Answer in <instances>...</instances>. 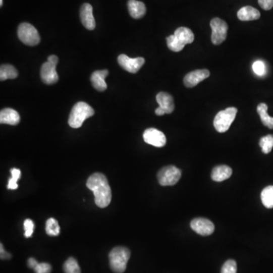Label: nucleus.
<instances>
[{"mask_svg":"<svg viewBox=\"0 0 273 273\" xmlns=\"http://www.w3.org/2000/svg\"><path fill=\"white\" fill-rule=\"evenodd\" d=\"M238 18L243 22L257 20L260 18V13L252 7H244L238 12Z\"/></svg>","mask_w":273,"mask_h":273,"instance_id":"obj_19","label":"nucleus"},{"mask_svg":"<svg viewBox=\"0 0 273 273\" xmlns=\"http://www.w3.org/2000/svg\"><path fill=\"white\" fill-rule=\"evenodd\" d=\"M118 63L120 65L122 69H125L127 72L130 73H137L140 69H141L144 63L145 60L142 57L138 58H130L128 56L125 54H121L118 57Z\"/></svg>","mask_w":273,"mask_h":273,"instance_id":"obj_9","label":"nucleus"},{"mask_svg":"<svg viewBox=\"0 0 273 273\" xmlns=\"http://www.w3.org/2000/svg\"><path fill=\"white\" fill-rule=\"evenodd\" d=\"M0 256H1V259H9L12 257V255L4 250L3 244H0Z\"/></svg>","mask_w":273,"mask_h":273,"instance_id":"obj_34","label":"nucleus"},{"mask_svg":"<svg viewBox=\"0 0 273 273\" xmlns=\"http://www.w3.org/2000/svg\"><path fill=\"white\" fill-rule=\"evenodd\" d=\"M212 28L211 40L214 45H220L226 40L227 37L229 26L227 23L220 18H214L210 22Z\"/></svg>","mask_w":273,"mask_h":273,"instance_id":"obj_7","label":"nucleus"},{"mask_svg":"<svg viewBox=\"0 0 273 273\" xmlns=\"http://www.w3.org/2000/svg\"><path fill=\"white\" fill-rule=\"evenodd\" d=\"M232 175V170L226 165L218 166L212 170L211 177L214 182H221L227 180Z\"/></svg>","mask_w":273,"mask_h":273,"instance_id":"obj_18","label":"nucleus"},{"mask_svg":"<svg viewBox=\"0 0 273 273\" xmlns=\"http://www.w3.org/2000/svg\"><path fill=\"white\" fill-rule=\"evenodd\" d=\"M80 17H81V23L84 25V28L87 30H94L96 28V22L93 15V7L90 4H83L80 12Z\"/></svg>","mask_w":273,"mask_h":273,"instance_id":"obj_14","label":"nucleus"},{"mask_svg":"<svg viewBox=\"0 0 273 273\" xmlns=\"http://www.w3.org/2000/svg\"><path fill=\"white\" fill-rule=\"evenodd\" d=\"M19 113L11 108H6L0 112V123L17 125L20 122Z\"/></svg>","mask_w":273,"mask_h":273,"instance_id":"obj_15","label":"nucleus"},{"mask_svg":"<svg viewBox=\"0 0 273 273\" xmlns=\"http://www.w3.org/2000/svg\"><path fill=\"white\" fill-rule=\"evenodd\" d=\"M210 75V72L207 69H199L190 72L184 78V84L187 87H194L196 85L204 81Z\"/></svg>","mask_w":273,"mask_h":273,"instance_id":"obj_13","label":"nucleus"},{"mask_svg":"<svg viewBox=\"0 0 273 273\" xmlns=\"http://www.w3.org/2000/svg\"><path fill=\"white\" fill-rule=\"evenodd\" d=\"M167 43L169 49L176 52H180L185 46L175 35L167 37Z\"/></svg>","mask_w":273,"mask_h":273,"instance_id":"obj_25","label":"nucleus"},{"mask_svg":"<svg viewBox=\"0 0 273 273\" xmlns=\"http://www.w3.org/2000/svg\"><path fill=\"white\" fill-rule=\"evenodd\" d=\"M94 115V110L84 102H78L74 105L69 118V125L72 128H79L84 121Z\"/></svg>","mask_w":273,"mask_h":273,"instance_id":"obj_2","label":"nucleus"},{"mask_svg":"<svg viewBox=\"0 0 273 273\" xmlns=\"http://www.w3.org/2000/svg\"><path fill=\"white\" fill-rule=\"evenodd\" d=\"M182 172L174 166H168L159 170L157 179L162 186H173L180 180Z\"/></svg>","mask_w":273,"mask_h":273,"instance_id":"obj_6","label":"nucleus"},{"mask_svg":"<svg viewBox=\"0 0 273 273\" xmlns=\"http://www.w3.org/2000/svg\"><path fill=\"white\" fill-rule=\"evenodd\" d=\"M261 200L265 207L268 209L273 208V186H268L262 190Z\"/></svg>","mask_w":273,"mask_h":273,"instance_id":"obj_23","label":"nucleus"},{"mask_svg":"<svg viewBox=\"0 0 273 273\" xmlns=\"http://www.w3.org/2000/svg\"><path fill=\"white\" fill-rule=\"evenodd\" d=\"M40 77L42 81L46 84H54L59 81V75L57 72V65L49 62L43 63L40 69Z\"/></svg>","mask_w":273,"mask_h":273,"instance_id":"obj_12","label":"nucleus"},{"mask_svg":"<svg viewBox=\"0 0 273 273\" xmlns=\"http://www.w3.org/2000/svg\"><path fill=\"white\" fill-rule=\"evenodd\" d=\"M65 273H81V268L76 259L73 257L69 258L63 265Z\"/></svg>","mask_w":273,"mask_h":273,"instance_id":"obj_26","label":"nucleus"},{"mask_svg":"<svg viewBox=\"0 0 273 273\" xmlns=\"http://www.w3.org/2000/svg\"><path fill=\"white\" fill-rule=\"evenodd\" d=\"M108 70L96 71L90 77L92 85L98 91H104L107 89V84L105 78L108 76Z\"/></svg>","mask_w":273,"mask_h":273,"instance_id":"obj_16","label":"nucleus"},{"mask_svg":"<svg viewBox=\"0 0 273 273\" xmlns=\"http://www.w3.org/2000/svg\"><path fill=\"white\" fill-rule=\"evenodd\" d=\"M18 36L19 40L28 46H36L40 42L38 31L29 23H22L19 25Z\"/></svg>","mask_w":273,"mask_h":273,"instance_id":"obj_5","label":"nucleus"},{"mask_svg":"<svg viewBox=\"0 0 273 273\" xmlns=\"http://www.w3.org/2000/svg\"><path fill=\"white\" fill-rule=\"evenodd\" d=\"M39 262L33 257L30 258L28 260V267H29L30 268H32V269H34V268H35L36 265Z\"/></svg>","mask_w":273,"mask_h":273,"instance_id":"obj_35","label":"nucleus"},{"mask_svg":"<svg viewBox=\"0 0 273 273\" xmlns=\"http://www.w3.org/2000/svg\"><path fill=\"white\" fill-rule=\"evenodd\" d=\"M19 73L17 69L12 65H2L0 68V80L4 81L8 79H15L17 78Z\"/></svg>","mask_w":273,"mask_h":273,"instance_id":"obj_22","label":"nucleus"},{"mask_svg":"<svg viewBox=\"0 0 273 273\" xmlns=\"http://www.w3.org/2000/svg\"><path fill=\"white\" fill-rule=\"evenodd\" d=\"M191 228L202 236L212 235L215 230V226L210 220L206 218H196L191 222Z\"/></svg>","mask_w":273,"mask_h":273,"instance_id":"obj_11","label":"nucleus"},{"mask_svg":"<svg viewBox=\"0 0 273 273\" xmlns=\"http://www.w3.org/2000/svg\"><path fill=\"white\" fill-rule=\"evenodd\" d=\"M174 35L183 43L184 45L192 43L194 40V33L189 28L181 27L175 31Z\"/></svg>","mask_w":273,"mask_h":273,"instance_id":"obj_20","label":"nucleus"},{"mask_svg":"<svg viewBox=\"0 0 273 273\" xmlns=\"http://www.w3.org/2000/svg\"><path fill=\"white\" fill-rule=\"evenodd\" d=\"M3 4H4V0H0V7H2Z\"/></svg>","mask_w":273,"mask_h":273,"instance_id":"obj_37","label":"nucleus"},{"mask_svg":"<svg viewBox=\"0 0 273 273\" xmlns=\"http://www.w3.org/2000/svg\"><path fill=\"white\" fill-rule=\"evenodd\" d=\"M144 141L150 145L156 147H162L167 144V138L162 131L156 128H148L143 134Z\"/></svg>","mask_w":273,"mask_h":273,"instance_id":"obj_10","label":"nucleus"},{"mask_svg":"<svg viewBox=\"0 0 273 273\" xmlns=\"http://www.w3.org/2000/svg\"><path fill=\"white\" fill-rule=\"evenodd\" d=\"M130 256L131 252L127 247H115L108 254L110 268L114 272L123 273L126 270Z\"/></svg>","mask_w":273,"mask_h":273,"instance_id":"obj_3","label":"nucleus"},{"mask_svg":"<svg viewBox=\"0 0 273 273\" xmlns=\"http://www.w3.org/2000/svg\"><path fill=\"white\" fill-rule=\"evenodd\" d=\"M24 228H25V236L26 238H30L32 236L34 230V223L32 220L28 219L24 223Z\"/></svg>","mask_w":273,"mask_h":273,"instance_id":"obj_31","label":"nucleus"},{"mask_svg":"<svg viewBox=\"0 0 273 273\" xmlns=\"http://www.w3.org/2000/svg\"><path fill=\"white\" fill-rule=\"evenodd\" d=\"M46 232L49 236H58L60 227L58 222L54 218H49L46 223Z\"/></svg>","mask_w":273,"mask_h":273,"instance_id":"obj_24","label":"nucleus"},{"mask_svg":"<svg viewBox=\"0 0 273 273\" xmlns=\"http://www.w3.org/2000/svg\"><path fill=\"white\" fill-rule=\"evenodd\" d=\"M128 12L133 19H139L146 14V7L144 3L138 0H129L128 3Z\"/></svg>","mask_w":273,"mask_h":273,"instance_id":"obj_17","label":"nucleus"},{"mask_svg":"<svg viewBox=\"0 0 273 273\" xmlns=\"http://www.w3.org/2000/svg\"><path fill=\"white\" fill-rule=\"evenodd\" d=\"M87 187L93 191L95 203L99 208H105L112 200V191L106 177L102 173L91 175L87 179Z\"/></svg>","mask_w":273,"mask_h":273,"instance_id":"obj_1","label":"nucleus"},{"mask_svg":"<svg viewBox=\"0 0 273 273\" xmlns=\"http://www.w3.org/2000/svg\"><path fill=\"white\" fill-rule=\"evenodd\" d=\"M238 110L235 107H229L217 113L213 121L214 128L218 132L225 133L229 129L235 121Z\"/></svg>","mask_w":273,"mask_h":273,"instance_id":"obj_4","label":"nucleus"},{"mask_svg":"<svg viewBox=\"0 0 273 273\" xmlns=\"http://www.w3.org/2000/svg\"><path fill=\"white\" fill-rule=\"evenodd\" d=\"M258 4L262 10H271L273 8V0H258Z\"/></svg>","mask_w":273,"mask_h":273,"instance_id":"obj_33","label":"nucleus"},{"mask_svg":"<svg viewBox=\"0 0 273 273\" xmlns=\"http://www.w3.org/2000/svg\"><path fill=\"white\" fill-rule=\"evenodd\" d=\"M221 273H237V263L233 259H229L222 267Z\"/></svg>","mask_w":273,"mask_h":273,"instance_id":"obj_29","label":"nucleus"},{"mask_svg":"<svg viewBox=\"0 0 273 273\" xmlns=\"http://www.w3.org/2000/svg\"><path fill=\"white\" fill-rule=\"evenodd\" d=\"M34 270L35 273H50L52 271V266L47 262H40L36 265Z\"/></svg>","mask_w":273,"mask_h":273,"instance_id":"obj_32","label":"nucleus"},{"mask_svg":"<svg viewBox=\"0 0 273 273\" xmlns=\"http://www.w3.org/2000/svg\"><path fill=\"white\" fill-rule=\"evenodd\" d=\"M252 69H253V72L258 76L262 77L265 75V66L263 62L259 61V60L255 62L252 66Z\"/></svg>","mask_w":273,"mask_h":273,"instance_id":"obj_30","label":"nucleus"},{"mask_svg":"<svg viewBox=\"0 0 273 273\" xmlns=\"http://www.w3.org/2000/svg\"><path fill=\"white\" fill-rule=\"evenodd\" d=\"M156 101L159 106L155 110L157 116H163L164 114H170L175 110L174 99L172 95L166 92H160L156 96Z\"/></svg>","mask_w":273,"mask_h":273,"instance_id":"obj_8","label":"nucleus"},{"mask_svg":"<svg viewBox=\"0 0 273 273\" xmlns=\"http://www.w3.org/2000/svg\"><path fill=\"white\" fill-rule=\"evenodd\" d=\"M47 60L49 63H52V64L54 65H57V66L59 63V58L55 55L49 56V57H48Z\"/></svg>","mask_w":273,"mask_h":273,"instance_id":"obj_36","label":"nucleus"},{"mask_svg":"<svg viewBox=\"0 0 273 273\" xmlns=\"http://www.w3.org/2000/svg\"><path fill=\"white\" fill-rule=\"evenodd\" d=\"M259 146L262 148V153L268 154L273 148V134L262 137L259 141Z\"/></svg>","mask_w":273,"mask_h":273,"instance_id":"obj_27","label":"nucleus"},{"mask_svg":"<svg viewBox=\"0 0 273 273\" xmlns=\"http://www.w3.org/2000/svg\"><path fill=\"white\" fill-rule=\"evenodd\" d=\"M267 110H268V105L264 102H261L258 105L257 113L262 124L269 129H273V118L268 116Z\"/></svg>","mask_w":273,"mask_h":273,"instance_id":"obj_21","label":"nucleus"},{"mask_svg":"<svg viewBox=\"0 0 273 273\" xmlns=\"http://www.w3.org/2000/svg\"><path fill=\"white\" fill-rule=\"evenodd\" d=\"M12 178L9 180L8 188L9 190H16L19 188L17 182L21 178L20 170L19 169H12L11 170Z\"/></svg>","mask_w":273,"mask_h":273,"instance_id":"obj_28","label":"nucleus"}]
</instances>
